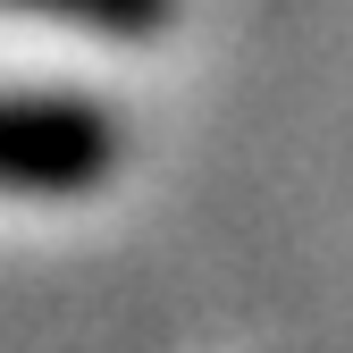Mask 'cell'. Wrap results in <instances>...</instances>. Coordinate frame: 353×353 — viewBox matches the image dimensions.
<instances>
[{
  "label": "cell",
  "instance_id": "1",
  "mask_svg": "<svg viewBox=\"0 0 353 353\" xmlns=\"http://www.w3.org/2000/svg\"><path fill=\"white\" fill-rule=\"evenodd\" d=\"M126 152V126L84 93H0V194H93Z\"/></svg>",
  "mask_w": 353,
  "mask_h": 353
},
{
  "label": "cell",
  "instance_id": "2",
  "mask_svg": "<svg viewBox=\"0 0 353 353\" xmlns=\"http://www.w3.org/2000/svg\"><path fill=\"white\" fill-rule=\"evenodd\" d=\"M0 9H34V17H68V26H93V34H118V42H152L176 0H0Z\"/></svg>",
  "mask_w": 353,
  "mask_h": 353
}]
</instances>
